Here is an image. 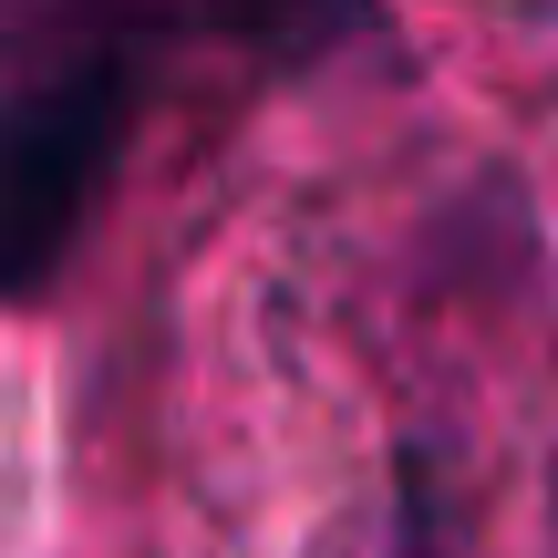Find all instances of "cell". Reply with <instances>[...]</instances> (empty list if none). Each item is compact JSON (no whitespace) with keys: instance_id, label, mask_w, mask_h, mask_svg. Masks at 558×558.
<instances>
[{"instance_id":"cell-1","label":"cell","mask_w":558,"mask_h":558,"mask_svg":"<svg viewBox=\"0 0 558 558\" xmlns=\"http://www.w3.org/2000/svg\"><path fill=\"white\" fill-rule=\"evenodd\" d=\"M145 124V62L94 41H21L0 114V207H11V300H41L104 207L124 145Z\"/></svg>"},{"instance_id":"cell-2","label":"cell","mask_w":558,"mask_h":558,"mask_svg":"<svg viewBox=\"0 0 558 558\" xmlns=\"http://www.w3.org/2000/svg\"><path fill=\"white\" fill-rule=\"evenodd\" d=\"M383 32V0H21V41H94V52H239L259 73H311Z\"/></svg>"},{"instance_id":"cell-3","label":"cell","mask_w":558,"mask_h":558,"mask_svg":"<svg viewBox=\"0 0 558 558\" xmlns=\"http://www.w3.org/2000/svg\"><path fill=\"white\" fill-rule=\"evenodd\" d=\"M393 558H435V548H393Z\"/></svg>"}]
</instances>
